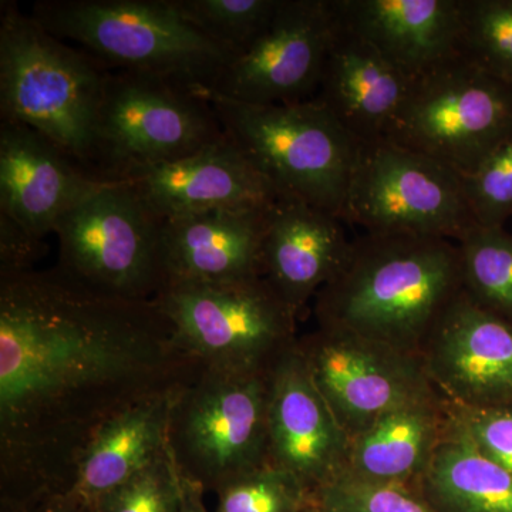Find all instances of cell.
Returning a JSON list of instances; mask_svg holds the SVG:
<instances>
[{"mask_svg":"<svg viewBox=\"0 0 512 512\" xmlns=\"http://www.w3.org/2000/svg\"><path fill=\"white\" fill-rule=\"evenodd\" d=\"M200 366L153 299L97 291L59 266L0 275V501L72 491L101 424Z\"/></svg>","mask_w":512,"mask_h":512,"instance_id":"1","label":"cell"},{"mask_svg":"<svg viewBox=\"0 0 512 512\" xmlns=\"http://www.w3.org/2000/svg\"><path fill=\"white\" fill-rule=\"evenodd\" d=\"M463 291L457 242L363 232L338 275L313 299V315L318 328L420 356L437 320Z\"/></svg>","mask_w":512,"mask_h":512,"instance_id":"2","label":"cell"},{"mask_svg":"<svg viewBox=\"0 0 512 512\" xmlns=\"http://www.w3.org/2000/svg\"><path fill=\"white\" fill-rule=\"evenodd\" d=\"M109 72L90 53L47 32L16 3L2 2V120L33 128L99 180L97 119Z\"/></svg>","mask_w":512,"mask_h":512,"instance_id":"3","label":"cell"},{"mask_svg":"<svg viewBox=\"0 0 512 512\" xmlns=\"http://www.w3.org/2000/svg\"><path fill=\"white\" fill-rule=\"evenodd\" d=\"M116 72L210 90L235 53L202 35L171 0H42L29 13Z\"/></svg>","mask_w":512,"mask_h":512,"instance_id":"4","label":"cell"},{"mask_svg":"<svg viewBox=\"0 0 512 512\" xmlns=\"http://www.w3.org/2000/svg\"><path fill=\"white\" fill-rule=\"evenodd\" d=\"M205 93L224 133L279 194L340 217L362 146L318 100L256 106Z\"/></svg>","mask_w":512,"mask_h":512,"instance_id":"5","label":"cell"},{"mask_svg":"<svg viewBox=\"0 0 512 512\" xmlns=\"http://www.w3.org/2000/svg\"><path fill=\"white\" fill-rule=\"evenodd\" d=\"M271 373L201 365L178 389L167 444L184 480L204 493H217L228 481L268 463Z\"/></svg>","mask_w":512,"mask_h":512,"instance_id":"6","label":"cell"},{"mask_svg":"<svg viewBox=\"0 0 512 512\" xmlns=\"http://www.w3.org/2000/svg\"><path fill=\"white\" fill-rule=\"evenodd\" d=\"M224 136L204 90L148 74H107L96 131L101 180L173 163Z\"/></svg>","mask_w":512,"mask_h":512,"instance_id":"7","label":"cell"},{"mask_svg":"<svg viewBox=\"0 0 512 512\" xmlns=\"http://www.w3.org/2000/svg\"><path fill=\"white\" fill-rule=\"evenodd\" d=\"M511 137V84L463 55L413 80L383 141L467 177Z\"/></svg>","mask_w":512,"mask_h":512,"instance_id":"8","label":"cell"},{"mask_svg":"<svg viewBox=\"0 0 512 512\" xmlns=\"http://www.w3.org/2000/svg\"><path fill=\"white\" fill-rule=\"evenodd\" d=\"M153 301L185 352L214 369L269 373L298 342V318L262 276L167 285Z\"/></svg>","mask_w":512,"mask_h":512,"instance_id":"9","label":"cell"},{"mask_svg":"<svg viewBox=\"0 0 512 512\" xmlns=\"http://www.w3.org/2000/svg\"><path fill=\"white\" fill-rule=\"evenodd\" d=\"M163 229L130 185L106 181L57 224V266L97 291L154 299L165 285Z\"/></svg>","mask_w":512,"mask_h":512,"instance_id":"10","label":"cell"},{"mask_svg":"<svg viewBox=\"0 0 512 512\" xmlns=\"http://www.w3.org/2000/svg\"><path fill=\"white\" fill-rule=\"evenodd\" d=\"M340 218L365 234L454 242L477 227L460 174L389 141L360 147Z\"/></svg>","mask_w":512,"mask_h":512,"instance_id":"11","label":"cell"},{"mask_svg":"<svg viewBox=\"0 0 512 512\" xmlns=\"http://www.w3.org/2000/svg\"><path fill=\"white\" fill-rule=\"evenodd\" d=\"M298 349L349 440L399 407L443 399L420 356L384 343L316 326L299 336Z\"/></svg>","mask_w":512,"mask_h":512,"instance_id":"12","label":"cell"},{"mask_svg":"<svg viewBox=\"0 0 512 512\" xmlns=\"http://www.w3.org/2000/svg\"><path fill=\"white\" fill-rule=\"evenodd\" d=\"M335 32L330 0H281L268 28L207 92L256 106L313 100Z\"/></svg>","mask_w":512,"mask_h":512,"instance_id":"13","label":"cell"},{"mask_svg":"<svg viewBox=\"0 0 512 512\" xmlns=\"http://www.w3.org/2000/svg\"><path fill=\"white\" fill-rule=\"evenodd\" d=\"M431 384L450 406H512V322L461 292L420 352Z\"/></svg>","mask_w":512,"mask_h":512,"instance_id":"14","label":"cell"},{"mask_svg":"<svg viewBox=\"0 0 512 512\" xmlns=\"http://www.w3.org/2000/svg\"><path fill=\"white\" fill-rule=\"evenodd\" d=\"M349 444L296 342L271 373L268 463L295 477L309 495L346 470Z\"/></svg>","mask_w":512,"mask_h":512,"instance_id":"15","label":"cell"},{"mask_svg":"<svg viewBox=\"0 0 512 512\" xmlns=\"http://www.w3.org/2000/svg\"><path fill=\"white\" fill-rule=\"evenodd\" d=\"M164 221L215 210L269 207L279 192L225 134L173 163L121 178Z\"/></svg>","mask_w":512,"mask_h":512,"instance_id":"16","label":"cell"},{"mask_svg":"<svg viewBox=\"0 0 512 512\" xmlns=\"http://www.w3.org/2000/svg\"><path fill=\"white\" fill-rule=\"evenodd\" d=\"M343 29L416 80L464 55L463 0H330Z\"/></svg>","mask_w":512,"mask_h":512,"instance_id":"17","label":"cell"},{"mask_svg":"<svg viewBox=\"0 0 512 512\" xmlns=\"http://www.w3.org/2000/svg\"><path fill=\"white\" fill-rule=\"evenodd\" d=\"M106 181L16 121H0V212L40 238Z\"/></svg>","mask_w":512,"mask_h":512,"instance_id":"18","label":"cell"},{"mask_svg":"<svg viewBox=\"0 0 512 512\" xmlns=\"http://www.w3.org/2000/svg\"><path fill=\"white\" fill-rule=\"evenodd\" d=\"M338 215L279 195L262 245V278L299 319L346 259L352 241Z\"/></svg>","mask_w":512,"mask_h":512,"instance_id":"19","label":"cell"},{"mask_svg":"<svg viewBox=\"0 0 512 512\" xmlns=\"http://www.w3.org/2000/svg\"><path fill=\"white\" fill-rule=\"evenodd\" d=\"M272 205L215 210L164 221V288L262 276V245Z\"/></svg>","mask_w":512,"mask_h":512,"instance_id":"20","label":"cell"},{"mask_svg":"<svg viewBox=\"0 0 512 512\" xmlns=\"http://www.w3.org/2000/svg\"><path fill=\"white\" fill-rule=\"evenodd\" d=\"M412 82L336 20L315 99L360 146H370L386 140Z\"/></svg>","mask_w":512,"mask_h":512,"instance_id":"21","label":"cell"},{"mask_svg":"<svg viewBox=\"0 0 512 512\" xmlns=\"http://www.w3.org/2000/svg\"><path fill=\"white\" fill-rule=\"evenodd\" d=\"M178 389L141 400L101 424L77 458L72 493L93 507L101 495L167 456Z\"/></svg>","mask_w":512,"mask_h":512,"instance_id":"22","label":"cell"},{"mask_svg":"<svg viewBox=\"0 0 512 512\" xmlns=\"http://www.w3.org/2000/svg\"><path fill=\"white\" fill-rule=\"evenodd\" d=\"M444 399L407 404L383 414L350 439L343 473L375 484H416L450 429Z\"/></svg>","mask_w":512,"mask_h":512,"instance_id":"23","label":"cell"},{"mask_svg":"<svg viewBox=\"0 0 512 512\" xmlns=\"http://www.w3.org/2000/svg\"><path fill=\"white\" fill-rule=\"evenodd\" d=\"M416 485L436 512H512V474L484 456L453 419Z\"/></svg>","mask_w":512,"mask_h":512,"instance_id":"24","label":"cell"},{"mask_svg":"<svg viewBox=\"0 0 512 512\" xmlns=\"http://www.w3.org/2000/svg\"><path fill=\"white\" fill-rule=\"evenodd\" d=\"M464 293L481 308L512 322V234L476 227L457 242Z\"/></svg>","mask_w":512,"mask_h":512,"instance_id":"25","label":"cell"},{"mask_svg":"<svg viewBox=\"0 0 512 512\" xmlns=\"http://www.w3.org/2000/svg\"><path fill=\"white\" fill-rule=\"evenodd\" d=\"M171 3L192 28L238 56L268 28L281 0H171Z\"/></svg>","mask_w":512,"mask_h":512,"instance_id":"26","label":"cell"},{"mask_svg":"<svg viewBox=\"0 0 512 512\" xmlns=\"http://www.w3.org/2000/svg\"><path fill=\"white\" fill-rule=\"evenodd\" d=\"M464 55L512 86V0H463Z\"/></svg>","mask_w":512,"mask_h":512,"instance_id":"27","label":"cell"},{"mask_svg":"<svg viewBox=\"0 0 512 512\" xmlns=\"http://www.w3.org/2000/svg\"><path fill=\"white\" fill-rule=\"evenodd\" d=\"M215 494V512H299L308 504L301 483L269 463L228 481Z\"/></svg>","mask_w":512,"mask_h":512,"instance_id":"28","label":"cell"},{"mask_svg":"<svg viewBox=\"0 0 512 512\" xmlns=\"http://www.w3.org/2000/svg\"><path fill=\"white\" fill-rule=\"evenodd\" d=\"M313 512H436L410 487L375 484L346 473L308 495Z\"/></svg>","mask_w":512,"mask_h":512,"instance_id":"29","label":"cell"},{"mask_svg":"<svg viewBox=\"0 0 512 512\" xmlns=\"http://www.w3.org/2000/svg\"><path fill=\"white\" fill-rule=\"evenodd\" d=\"M181 478L170 454L93 504V512H178Z\"/></svg>","mask_w":512,"mask_h":512,"instance_id":"30","label":"cell"},{"mask_svg":"<svg viewBox=\"0 0 512 512\" xmlns=\"http://www.w3.org/2000/svg\"><path fill=\"white\" fill-rule=\"evenodd\" d=\"M463 181L477 227L504 228L512 217V137Z\"/></svg>","mask_w":512,"mask_h":512,"instance_id":"31","label":"cell"},{"mask_svg":"<svg viewBox=\"0 0 512 512\" xmlns=\"http://www.w3.org/2000/svg\"><path fill=\"white\" fill-rule=\"evenodd\" d=\"M448 407L454 424L474 446L512 474V406L478 410Z\"/></svg>","mask_w":512,"mask_h":512,"instance_id":"32","label":"cell"},{"mask_svg":"<svg viewBox=\"0 0 512 512\" xmlns=\"http://www.w3.org/2000/svg\"><path fill=\"white\" fill-rule=\"evenodd\" d=\"M45 252V238L0 212V275L33 271Z\"/></svg>","mask_w":512,"mask_h":512,"instance_id":"33","label":"cell"},{"mask_svg":"<svg viewBox=\"0 0 512 512\" xmlns=\"http://www.w3.org/2000/svg\"><path fill=\"white\" fill-rule=\"evenodd\" d=\"M0 512H93L72 491H46L16 501H0Z\"/></svg>","mask_w":512,"mask_h":512,"instance_id":"34","label":"cell"},{"mask_svg":"<svg viewBox=\"0 0 512 512\" xmlns=\"http://www.w3.org/2000/svg\"><path fill=\"white\" fill-rule=\"evenodd\" d=\"M181 503L178 512H210L205 507L204 500H202V494L204 491L201 490L197 485L190 483V481L184 480L181 477Z\"/></svg>","mask_w":512,"mask_h":512,"instance_id":"35","label":"cell"}]
</instances>
